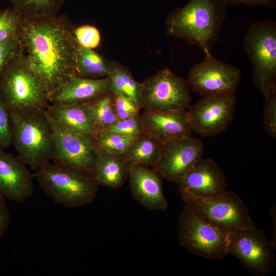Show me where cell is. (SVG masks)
Listing matches in <instances>:
<instances>
[{"instance_id": "cell-1", "label": "cell", "mask_w": 276, "mask_h": 276, "mask_svg": "<svg viewBox=\"0 0 276 276\" xmlns=\"http://www.w3.org/2000/svg\"><path fill=\"white\" fill-rule=\"evenodd\" d=\"M75 27L64 15L23 18L19 32L22 51L51 98L68 78L75 75L78 42Z\"/></svg>"}, {"instance_id": "cell-2", "label": "cell", "mask_w": 276, "mask_h": 276, "mask_svg": "<svg viewBox=\"0 0 276 276\" xmlns=\"http://www.w3.org/2000/svg\"><path fill=\"white\" fill-rule=\"evenodd\" d=\"M222 0H189L171 11L166 20L168 35L211 52L220 40L219 32L227 16Z\"/></svg>"}, {"instance_id": "cell-3", "label": "cell", "mask_w": 276, "mask_h": 276, "mask_svg": "<svg viewBox=\"0 0 276 276\" xmlns=\"http://www.w3.org/2000/svg\"><path fill=\"white\" fill-rule=\"evenodd\" d=\"M44 110L9 111L17 156L34 171L51 161L53 155L54 131Z\"/></svg>"}, {"instance_id": "cell-4", "label": "cell", "mask_w": 276, "mask_h": 276, "mask_svg": "<svg viewBox=\"0 0 276 276\" xmlns=\"http://www.w3.org/2000/svg\"><path fill=\"white\" fill-rule=\"evenodd\" d=\"M33 176L49 197L65 208L88 204L98 192L93 175L51 161L36 170Z\"/></svg>"}, {"instance_id": "cell-5", "label": "cell", "mask_w": 276, "mask_h": 276, "mask_svg": "<svg viewBox=\"0 0 276 276\" xmlns=\"http://www.w3.org/2000/svg\"><path fill=\"white\" fill-rule=\"evenodd\" d=\"M0 96L9 111L45 109L50 102L47 89L21 51L0 76Z\"/></svg>"}, {"instance_id": "cell-6", "label": "cell", "mask_w": 276, "mask_h": 276, "mask_svg": "<svg viewBox=\"0 0 276 276\" xmlns=\"http://www.w3.org/2000/svg\"><path fill=\"white\" fill-rule=\"evenodd\" d=\"M179 192L186 205L206 221L227 234L255 226L248 208L234 191H226L213 197L197 196L186 191Z\"/></svg>"}, {"instance_id": "cell-7", "label": "cell", "mask_w": 276, "mask_h": 276, "mask_svg": "<svg viewBox=\"0 0 276 276\" xmlns=\"http://www.w3.org/2000/svg\"><path fill=\"white\" fill-rule=\"evenodd\" d=\"M252 65L253 81L263 96L276 88V22L265 20L250 25L244 39Z\"/></svg>"}, {"instance_id": "cell-8", "label": "cell", "mask_w": 276, "mask_h": 276, "mask_svg": "<svg viewBox=\"0 0 276 276\" xmlns=\"http://www.w3.org/2000/svg\"><path fill=\"white\" fill-rule=\"evenodd\" d=\"M192 97L187 81L164 68L141 82L140 109L163 112L188 109Z\"/></svg>"}, {"instance_id": "cell-9", "label": "cell", "mask_w": 276, "mask_h": 276, "mask_svg": "<svg viewBox=\"0 0 276 276\" xmlns=\"http://www.w3.org/2000/svg\"><path fill=\"white\" fill-rule=\"evenodd\" d=\"M178 234L180 244L196 255L221 259L228 254V234L206 221L187 205L179 216Z\"/></svg>"}, {"instance_id": "cell-10", "label": "cell", "mask_w": 276, "mask_h": 276, "mask_svg": "<svg viewBox=\"0 0 276 276\" xmlns=\"http://www.w3.org/2000/svg\"><path fill=\"white\" fill-rule=\"evenodd\" d=\"M275 249V244L256 226L228 234V254L234 256L256 276L266 275L273 271Z\"/></svg>"}, {"instance_id": "cell-11", "label": "cell", "mask_w": 276, "mask_h": 276, "mask_svg": "<svg viewBox=\"0 0 276 276\" xmlns=\"http://www.w3.org/2000/svg\"><path fill=\"white\" fill-rule=\"evenodd\" d=\"M50 120L53 128L54 139L51 160L93 175L100 152L95 139L70 131Z\"/></svg>"}, {"instance_id": "cell-12", "label": "cell", "mask_w": 276, "mask_h": 276, "mask_svg": "<svg viewBox=\"0 0 276 276\" xmlns=\"http://www.w3.org/2000/svg\"><path fill=\"white\" fill-rule=\"evenodd\" d=\"M204 53L202 61L189 72L186 81L190 89L201 96L235 94L242 80L239 69L218 60L211 52Z\"/></svg>"}, {"instance_id": "cell-13", "label": "cell", "mask_w": 276, "mask_h": 276, "mask_svg": "<svg viewBox=\"0 0 276 276\" xmlns=\"http://www.w3.org/2000/svg\"><path fill=\"white\" fill-rule=\"evenodd\" d=\"M237 104L233 93L202 96L188 109L193 132L202 137L224 132L234 118Z\"/></svg>"}, {"instance_id": "cell-14", "label": "cell", "mask_w": 276, "mask_h": 276, "mask_svg": "<svg viewBox=\"0 0 276 276\" xmlns=\"http://www.w3.org/2000/svg\"><path fill=\"white\" fill-rule=\"evenodd\" d=\"M204 152L200 139L185 136L162 143L160 156L153 168L162 178L177 183L201 159Z\"/></svg>"}, {"instance_id": "cell-15", "label": "cell", "mask_w": 276, "mask_h": 276, "mask_svg": "<svg viewBox=\"0 0 276 276\" xmlns=\"http://www.w3.org/2000/svg\"><path fill=\"white\" fill-rule=\"evenodd\" d=\"M33 175L17 156L0 149V195L22 202L33 193Z\"/></svg>"}, {"instance_id": "cell-16", "label": "cell", "mask_w": 276, "mask_h": 276, "mask_svg": "<svg viewBox=\"0 0 276 276\" xmlns=\"http://www.w3.org/2000/svg\"><path fill=\"white\" fill-rule=\"evenodd\" d=\"M161 178L153 168L129 163L128 179L132 197L149 210L165 211L168 207Z\"/></svg>"}, {"instance_id": "cell-17", "label": "cell", "mask_w": 276, "mask_h": 276, "mask_svg": "<svg viewBox=\"0 0 276 276\" xmlns=\"http://www.w3.org/2000/svg\"><path fill=\"white\" fill-rule=\"evenodd\" d=\"M177 184L179 192L202 197L220 195L226 191V187L223 170L209 158L200 159Z\"/></svg>"}, {"instance_id": "cell-18", "label": "cell", "mask_w": 276, "mask_h": 276, "mask_svg": "<svg viewBox=\"0 0 276 276\" xmlns=\"http://www.w3.org/2000/svg\"><path fill=\"white\" fill-rule=\"evenodd\" d=\"M141 131L163 143L193 133L188 109L163 112L144 110Z\"/></svg>"}, {"instance_id": "cell-19", "label": "cell", "mask_w": 276, "mask_h": 276, "mask_svg": "<svg viewBox=\"0 0 276 276\" xmlns=\"http://www.w3.org/2000/svg\"><path fill=\"white\" fill-rule=\"evenodd\" d=\"M111 93L108 77L90 79L71 76L53 95L50 102L56 104L84 103Z\"/></svg>"}, {"instance_id": "cell-20", "label": "cell", "mask_w": 276, "mask_h": 276, "mask_svg": "<svg viewBox=\"0 0 276 276\" xmlns=\"http://www.w3.org/2000/svg\"><path fill=\"white\" fill-rule=\"evenodd\" d=\"M44 110L51 120L70 131L94 138L98 134L92 114L84 103L52 104Z\"/></svg>"}, {"instance_id": "cell-21", "label": "cell", "mask_w": 276, "mask_h": 276, "mask_svg": "<svg viewBox=\"0 0 276 276\" xmlns=\"http://www.w3.org/2000/svg\"><path fill=\"white\" fill-rule=\"evenodd\" d=\"M128 171L129 163L124 155L100 151L93 176L98 186L117 190L128 179Z\"/></svg>"}, {"instance_id": "cell-22", "label": "cell", "mask_w": 276, "mask_h": 276, "mask_svg": "<svg viewBox=\"0 0 276 276\" xmlns=\"http://www.w3.org/2000/svg\"><path fill=\"white\" fill-rule=\"evenodd\" d=\"M162 146L161 142L141 131L132 140L124 156L129 163L153 168L158 160Z\"/></svg>"}, {"instance_id": "cell-23", "label": "cell", "mask_w": 276, "mask_h": 276, "mask_svg": "<svg viewBox=\"0 0 276 276\" xmlns=\"http://www.w3.org/2000/svg\"><path fill=\"white\" fill-rule=\"evenodd\" d=\"M109 63L93 49L78 43L75 76L90 79L107 77Z\"/></svg>"}, {"instance_id": "cell-24", "label": "cell", "mask_w": 276, "mask_h": 276, "mask_svg": "<svg viewBox=\"0 0 276 276\" xmlns=\"http://www.w3.org/2000/svg\"><path fill=\"white\" fill-rule=\"evenodd\" d=\"M107 77L111 94H122L130 97L140 108L139 98L141 83L134 79L129 69L118 61H111L109 63Z\"/></svg>"}, {"instance_id": "cell-25", "label": "cell", "mask_w": 276, "mask_h": 276, "mask_svg": "<svg viewBox=\"0 0 276 276\" xmlns=\"http://www.w3.org/2000/svg\"><path fill=\"white\" fill-rule=\"evenodd\" d=\"M84 103L90 111L98 133L106 130L118 121L114 111L113 96L111 93Z\"/></svg>"}, {"instance_id": "cell-26", "label": "cell", "mask_w": 276, "mask_h": 276, "mask_svg": "<svg viewBox=\"0 0 276 276\" xmlns=\"http://www.w3.org/2000/svg\"><path fill=\"white\" fill-rule=\"evenodd\" d=\"M23 18L58 14L65 0H10Z\"/></svg>"}, {"instance_id": "cell-27", "label": "cell", "mask_w": 276, "mask_h": 276, "mask_svg": "<svg viewBox=\"0 0 276 276\" xmlns=\"http://www.w3.org/2000/svg\"><path fill=\"white\" fill-rule=\"evenodd\" d=\"M101 151L124 155L133 139L115 133L103 131L94 138Z\"/></svg>"}, {"instance_id": "cell-28", "label": "cell", "mask_w": 276, "mask_h": 276, "mask_svg": "<svg viewBox=\"0 0 276 276\" xmlns=\"http://www.w3.org/2000/svg\"><path fill=\"white\" fill-rule=\"evenodd\" d=\"M22 19L12 7L0 10V43L19 35Z\"/></svg>"}, {"instance_id": "cell-29", "label": "cell", "mask_w": 276, "mask_h": 276, "mask_svg": "<svg viewBox=\"0 0 276 276\" xmlns=\"http://www.w3.org/2000/svg\"><path fill=\"white\" fill-rule=\"evenodd\" d=\"M263 124L267 133L276 137V88L269 91L264 96Z\"/></svg>"}, {"instance_id": "cell-30", "label": "cell", "mask_w": 276, "mask_h": 276, "mask_svg": "<svg viewBox=\"0 0 276 276\" xmlns=\"http://www.w3.org/2000/svg\"><path fill=\"white\" fill-rule=\"evenodd\" d=\"M113 96L114 111L118 120L132 118L141 114V109L130 97L122 94H114Z\"/></svg>"}, {"instance_id": "cell-31", "label": "cell", "mask_w": 276, "mask_h": 276, "mask_svg": "<svg viewBox=\"0 0 276 276\" xmlns=\"http://www.w3.org/2000/svg\"><path fill=\"white\" fill-rule=\"evenodd\" d=\"M74 32L77 42L82 46L94 50L100 44L101 34L94 26L82 25L75 28Z\"/></svg>"}, {"instance_id": "cell-32", "label": "cell", "mask_w": 276, "mask_h": 276, "mask_svg": "<svg viewBox=\"0 0 276 276\" xmlns=\"http://www.w3.org/2000/svg\"><path fill=\"white\" fill-rule=\"evenodd\" d=\"M103 131L113 132L133 139L141 131V114L132 118L118 120Z\"/></svg>"}, {"instance_id": "cell-33", "label": "cell", "mask_w": 276, "mask_h": 276, "mask_svg": "<svg viewBox=\"0 0 276 276\" xmlns=\"http://www.w3.org/2000/svg\"><path fill=\"white\" fill-rule=\"evenodd\" d=\"M21 51L19 35L0 43V76L8 64Z\"/></svg>"}, {"instance_id": "cell-34", "label": "cell", "mask_w": 276, "mask_h": 276, "mask_svg": "<svg viewBox=\"0 0 276 276\" xmlns=\"http://www.w3.org/2000/svg\"><path fill=\"white\" fill-rule=\"evenodd\" d=\"M12 145L9 111L0 96V149L5 150Z\"/></svg>"}, {"instance_id": "cell-35", "label": "cell", "mask_w": 276, "mask_h": 276, "mask_svg": "<svg viewBox=\"0 0 276 276\" xmlns=\"http://www.w3.org/2000/svg\"><path fill=\"white\" fill-rule=\"evenodd\" d=\"M226 6H238L241 4L250 7H260L271 9L275 7V0H222Z\"/></svg>"}, {"instance_id": "cell-36", "label": "cell", "mask_w": 276, "mask_h": 276, "mask_svg": "<svg viewBox=\"0 0 276 276\" xmlns=\"http://www.w3.org/2000/svg\"><path fill=\"white\" fill-rule=\"evenodd\" d=\"M11 221V214L5 198L0 195V239L8 229Z\"/></svg>"}]
</instances>
